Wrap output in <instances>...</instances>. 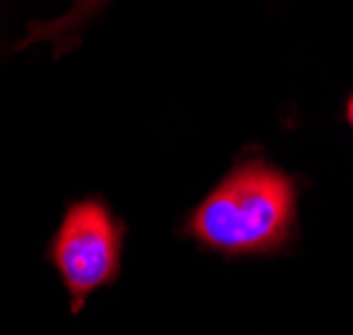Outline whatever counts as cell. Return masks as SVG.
<instances>
[{
  "label": "cell",
  "mask_w": 353,
  "mask_h": 335,
  "mask_svg": "<svg viewBox=\"0 0 353 335\" xmlns=\"http://www.w3.org/2000/svg\"><path fill=\"white\" fill-rule=\"evenodd\" d=\"M298 186L292 176L250 157L234 165L189 218L196 242L223 256L276 253L295 234Z\"/></svg>",
  "instance_id": "obj_1"
},
{
  "label": "cell",
  "mask_w": 353,
  "mask_h": 335,
  "mask_svg": "<svg viewBox=\"0 0 353 335\" xmlns=\"http://www.w3.org/2000/svg\"><path fill=\"white\" fill-rule=\"evenodd\" d=\"M123 237L125 224L101 197L77 200L64 211L48 247V261L70 290L72 312H80L90 293L117 280Z\"/></svg>",
  "instance_id": "obj_2"
},
{
  "label": "cell",
  "mask_w": 353,
  "mask_h": 335,
  "mask_svg": "<svg viewBox=\"0 0 353 335\" xmlns=\"http://www.w3.org/2000/svg\"><path fill=\"white\" fill-rule=\"evenodd\" d=\"M345 117H348V123H351V128H353V93H351V99H348V104H345Z\"/></svg>",
  "instance_id": "obj_4"
},
{
  "label": "cell",
  "mask_w": 353,
  "mask_h": 335,
  "mask_svg": "<svg viewBox=\"0 0 353 335\" xmlns=\"http://www.w3.org/2000/svg\"><path fill=\"white\" fill-rule=\"evenodd\" d=\"M106 3H109V0H74V6H72L61 19L46 21V24H32V27H30V35L21 40L19 48H27L30 43L46 37V40H56V53H59L61 51V43H67V37H70L74 30H80L96 11H101Z\"/></svg>",
  "instance_id": "obj_3"
}]
</instances>
